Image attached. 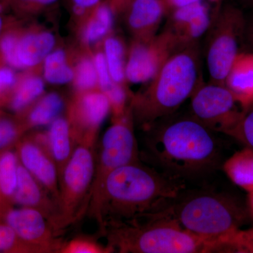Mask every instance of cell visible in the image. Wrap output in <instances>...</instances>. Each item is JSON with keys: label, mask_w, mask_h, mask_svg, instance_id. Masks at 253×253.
I'll list each match as a JSON object with an SVG mask.
<instances>
[{"label": "cell", "mask_w": 253, "mask_h": 253, "mask_svg": "<svg viewBox=\"0 0 253 253\" xmlns=\"http://www.w3.org/2000/svg\"><path fill=\"white\" fill-rule=\"evenodd\" d=\"M75 81L78 89L88 91L93 89L98 83L97 75L93 60H81L74 72Z\"/></svg>", "instance_id": "cell-33"}, {"label": "cell", "mask_w": 253, "mask_h": 253, "mask_svg": "<svg viewBox=\"0 0 253 253\" xmlns=\"http://www.w3.org/2000/svg\"><path fill=\"white\" fill-rule=\"evenodd\" d=\"M18 34V32L9 30L4 31L0 37V60L14 69H19L16 56Z\"/></svg>", "instance_id": "cell-31"}, {"label": "cell", "mask_w": 253, "mask_h": 253, "mask_svg": "<svg viewBox=\"0 0 253 253\" xmlns=\"http://www.w3.org/2000/svg\"><path fill=\"white\" fill-rule=\"evenodd\" d=\"M20 2L25 3V4H35V5H49L56 2L57 0H18Z\"/></svg>", "instance_id": "cell-38"}, {"label": "cell", "mask_w": 253, "mask_h": 253, "mask_svg": "<svg viewBox=\"0 0 253 253\" xmlns=\"http://www.w3.org/2000/svg\"><path fill=\"white\" fill-rule=\"evenodd\" d=\"M46 139L48 150L57 168L60 179L76 146L69 121L66 118H56L51 123Z\"/></svg>", "instance_id": "cell-15"}, {"label": "cell", "mask_w": 253, "mask_h": 253, "mask_svg": "<svg viewBox=\"0 0 253 253\" xmlns=\"http://www.w3.org/2000/svg\"><path fill=\"white\" fill-rule=\"evenodd\" d=\"M18 77L14 68L0 60V104H4L14 89Z\"/></svg>", "instance_id": "cell-34"}, {"label": "cell", "mask_w": 253, "mask_h": 253, "mask_svg": "<svg viewBox=\"0 0 253 253\" xmlns=\"http://www.w3.org/2000/svg\"><path fill=\"white\" fill-rule=\"evenodd\" d=\"M156 213L173 219L195 235L219 243L223 253L226 240L241 229L250 212L230 194L185 188Z\"/></svg>", "instance_id": "cell-3"}, {"label": "cell", "mask_w": 253, "mask_h": 253, "mask_svg": "<svg viewBox=\"0 0 253 253\" xmlns=\"http://www.w3.org/2000/svg\"></svg>", "instance_id": "cell-43"}, {"label": "cell", "mask_w": 253, "mask_h": 253, "mask_svg": "<svg viewBox=\"0 0 253 253\" xmlns=\"http://www.w3.org/2000/svg\"><path fill=\"white\" fill-rule=\"evenodd\" d=\"M239 102L243 104L229 88L208 85L195 94L191 109L195 119L212 131L227 134L244 112L237 111L236 105Z\"/></svg>", "instance_id": "cell-8"}, {"label": "cell", "mask_w": 253, "mask_h": 253, "mask_svg": "<svg viewBox=\"0 0 253 253\" xmlns=\"http://www.w3.org/2000/svg\"><path fill=\"white\" fill-rule=\"evenodd\" d=\"M75 11L78 14H83L86 9L96 6L100 0H72Z\"/></svg>", "instance_id": "cell-37"}, {"label": "cell", "mask_w": 253, "mask_h": 253, "mask_svg": "<svg viewBox=\"0 0 253 253\" xmlns=\"http://www.w3.org/2000/svg\"><path fill=\"white\" fill-rule=\"evenodd\" d=\"M162 13L159 0H134L129 14V25L136 30L149 28L158 22Z\"/></svg>", "instance_id": "cell-22"}, {"label": "cell", "mask_w": 253, "mask_h": 253, "mask_svg": "<svg viewBox=\"0 0 253 253\" xmlns=\"http://www.w3.org/2000/svg\"><path fill=\"white\" fill-rule=\"evenodd\" d=\"M100 231L113 253H221L219 243L195 235L157 213L134 220L109 223Z\"/></svg>", "instance_id": "cell-4"}, {"label": "cell", "mask_w": 253, "mask_h": 253, "mask_svg": "<svg viewBox=\"0 0 253 253\" xmlns=\"http://www.w3.org/2000/svg\"><path fill=\"white\" fill-rule=\"evenodd\" d=\"M19 159L13 148L0 151V196L4 204L14 206L13 198L17 184Z\"/></svg>", "instance_id": "cell-20"}, {"label": "cell", "mask_w": 253, "mask_h": 253, "mask_svg": "<svg viewBox=\"0 0 253 253\" xmlns=\"http://www.w3.org/2000/svg\"><path fill=\"white\" fill-rule=\"evenodd\" d=\"M0 253H42L25 242L8 224L0 220Z\"/></svg>", "instance_id": "cell-27"}, {"label": "cell", "mask_w": 253, "mask_h": 253, "mask_svg": "<svg viewBox=\"0 0 253 253\" xmlns=\"http://www.w3.org/2000/svg\"><path fill=\"white\" fill-rule=\"evenodd\" d=\"M94 154V146L78 144L63 169L54 222L59 235L87 212L96 166Z\"/></svg>", "instance_id": "cell-5"}, {"label": "cell", "mask_w": 253, "mask_h": 253, "mask_svg": "<svg viewBox=\"0 0 253 253\" xmlns=\"http://www.w3.org/2000/svg\"><path fill=\"white\" fill-rule=\"evenodd\" d=\"M113 21L111 8L106 4L98 6L84 28L83 34L84 41L88 44H93L102 39L112 27Z\"/></svg>", "instance_id": "cell-25"}, {"label": "cell", "mask_w": 253, "mask_h": 253, "mask_svg": "<svg viewBox=\"0 0 253 253\" xmlns=\"http://www.w3.org/2000/svg\"><path fill=\"white\" fill-rule=\"evenodd\" d=\"M44 61V78L51 84H66L74 78V71L68 66L63 50L51 51Z\"/></svg>", "instance_id": "cell-23"}, {"label": "cell", "mask_w": 253, "mask_h": 253, "mask_svg": "<svg viewBox=\"0 0 253 253\" xmlns=\"http://www.w3.org/2000/svg\"><path fill=\"white\" fill-rule=\"evenodd\" d=\"M104 54L111 79L115 83H121L126 76L124 48L122 43L116 38H108L104 42Z\"/></svg>", "instance_id": "cell-26"}, {"label": "cell", "mask_w": 253, "mask_h": 253, "mask_svg": "<svg viewBox=\"0 0 253 253\" xmlns=\"http://www.w3.org/2000/svg\"><path fill=\"white\" fill-rule=\"evenodd\" d=\"M104 93L107 96L111 106H113L116 113H121L126 98V93L123 88L113 83L112 85L104 91Z\"/></svg>", "instance_id": "cell-36"}, {"label": "cell", "mask_w": 253, "mask_h": 253, "mask_svg": "<svg viewBox=\"0 0 253 253\" xmlns=\"http://www.w3.org/2000/svg\"><path fill=\"white\" fill-rule=\"evenodd\" d=\"M113 253L109 246L99 244L95 239L86 236H78L63 243L59 253Z\"/></svg>", "instance_id": "cell-30"}, {"label": "cell", "mask_w": 253, "mask_h": 253, "mask_svg": "<svg viewBox=\"0 0 253 253\" xmlns=\"http://www.w3.org/2000/svg\"><path fill=\"white\" fill-rule=\"evenodd\" d=\"M10 206H8V205L4 204V201H2L1 196H0V215L2 214L3 212H4L6 208L10 207Z\"/></svg>", "instance_id": "cell-41"}, {"label": "cell", "mask_w": 253, "mask_h": 253, "mask_svg": "<svg viewBox=\"0 0 253 253\" xmlns=\"http://www.w3.org/2000/svg\"><path fill=\"white\" fill-rule=\"evenodd\" d=\"M223 253H253V227L239 229L228 238Z\"/></svg>", "instance_id": "cell-32"}, {"label": "cell", "mask_w": 253, "mask_h": 253, "mask_svg": "<svg viewBox=\"0 0 253 253\" xmlns=\"http://www.w3.org/2000/svg\"><path fill=\"white\" fill-rule=\"evenodd\" d=\"M139 149L130 122L120 119L104 133L96 157V166L87 212L94 218L103 186L108 176L118 168L140 161Z\"/></svg>", "instance_id": "cell-7"}, {"label": "cell", "mask_w": 253, "mask_h": 253, "mask_svg": "<svg viewBox=\"0 0 253 253\" xmlns=\"http://www.w3.org/2000/svg\"><path fill=\"white\" fill-rule=\"evenodd\" d=\"M248 193H249V197H248V209H249L250 214L253 217V189Z\"/></svg>", "instance_id": "cell-40"}, {"label": "cell", "mask_w": 253, "mask_h": 253, "mask_svg": "<svg viewBox=\"0 0 253 253\" xmlns=\"http://www.w3.org/2000/svg\"><path fill=\"white\" fill-rule=\"evenodd\" d=\"M4 21H3V18L1 17V14H0V37L1 36L2 33H4Z\"/></svg>", "instance_id": "cell-42"}, {"label": "cell", "mask_w": 253, "mask_h": 253, "mask_svg": "<svg viewBox=\"0 0 253 253\" xmlns=\"http://www.w3.org/2000/svg\"><path fill=\"white\" fill-rule=\"evenodd\" d=\"M158 68V58L154 51L147 46H136L126 63V76L131 83H145L154 77Z\"/></svg>", "instance_id": "cell-17"}, {"label": "cell", "mask_w": 253, "mask_h": 253, "mask_svg": "<svg viewBox=\"0 0 253 253\" xmlns=\"http://www.w3.org/2000/svg\"><path fill=\"white\" fill-rule=\"evenodd\" d=\"M63 106V100L59 94L49 93L18 117L27 129L33 126H46L58 118Z\"/></svg>", "instance_id": "cell-18"}, {"label": "cell", "mask_w": 253, "mask_h": 253, "mask_svg": "<svg viewBox=\"0 0 253 253\" xmlns=\"http://www.w3.org/2000/svg\"><path fill=\"white\" fill-rule=\"evenodd\" d=\"M19 162L41 183L57 204L59 177L57 168L49 154L46 134L21 138L15 145Z\"/></svg>", "instance_id": "cell-10"}, {"label": "cell", "mask_w": 253, "mask_h": 253, "mask_svg": "<svg viewBox=\"0 0 253 253\" xmlns=\"http://www.w3.org/2000/svg\"><path fill=\"white\" fill-rule=\"evenodd\" d=\"M197 79V68L189 55H176L164 65L158 81L141 105L146 123L175 111L191 94Z\"/></svg>", "instance_id": "cell-6"}, {"label": "cell", "mask_w": 253, "mask_h": 253, "mask_svg": "<svg viewBox=\"0 0 253 253\" xmlns=\"http://www.w3.org/2000/svg\"><path fill=\"white\" fill-rule=\"evenodd\" d=\"M240 23L239 16L233 14L225 31L213 42L208 51V71L215 81L227 79L237 60L239 44L235 30Z\"/></svg>", "instance_id": "cell-12"}, {"label": "cell", "mask_w": 253, "mask_h": 253, "mask_svg": "<svg viewBox=\"0 0 253 253\" xmlns=\"http://www.w3.org/2000/svg\"><path fill=\"white\" fill-rule=\"evenodd\" d=\"M146 146L147 157L158 170L184 182L206 177L222 166L220 142L212 129L195 118L161 126Z\"/></svg>", "instance_id": "cell-2"}, {"label": "cell", "mask_w": 253, "mask_h": 253, "mask_svg": "<svg viewBox=\"0 0 253 253\" xmlns=\"http://www.w3.org/2000/svg\"><path fill=\"white\" fill-rule=\"evenodd\" d=\"M247 107L227 134L253 151V102Z\"/></svg>", "instance_id": "cell-29"}, {"label": "cell", "mask_w": 253, "mask_h": 253, "mask_svg": "<svg viewBox=\"0 0 253 253\" xmlns=\"http://www.w3.org/2000/svg\"><path fill=\"white\" fill-rule=\"evenodd\" d=\"M44 89V82L38 76L27 75L18 78L16 85L4 104L20 116L42 94Z\"/></svg>", "instance_id": "cell-16"}, {"label": "cell", "mask_w": 253, "mask_h": 253, "mask_svg": "<svg viewBox=\"0 0 253 253\" xmlns=\"http://www.w3.org/2000/svg\"><path fill=\"white\" fill-rule=\"evenodd\" d=\"M0 220L42 253H59L64 243L45 216L34 208L10 206L1 214Z\"/></svg>", "instance_id": "cell-9"}, {"label": "cell", "mask_w": 253, "mask_h": 253, "mask_svg": "<svg viewBox=\"0 0 253 253\" xmlns=\"http://www.w3.org/2000/svg\"><path fill=\"white\" fill-rule=\"evenodd\" d=\"M93 61L97 75L98 83L104 92L112 85L114 82L111 79L107 63L103 53H97L95 55Z\"/></svg>", "instance_id": "cell-35"}, {"label": "cell", "mask_w": 253, "mask_h": 253, "mask_svg": "<svg viewBox=\"0 0 253 253\" xmlns=\"http://www.w3.org/2000/svg\"><path fill=\"white\" fill-rule=\"evenodd\" d=\"M184 183L140 161L125 165L106 178L94 219L101 230L109 223L158 212L185 189Z\"/></svg>", "instance_id": "cell-1"}, {"label": "cell", "mask_w": 253, "mask_h": 253, "mask_svg": "<svg viewBox=\"0 0 253 253\" xmlns=\"http://www.w3.org/2000/svg\"><path fill=\"white\" fill-rule=\"evenodd\" d=\"M13 204L38 210L45 216L54 227L56 202L41 183L21 163L18 166L17 184Z\"/></svg>", "instance_id": "cell-13"}, {"label": "cell", "mask_w": 253, "mask_h": 253, "mask_svg": "<svg viewBox=\"0 0 253 253\" xmlns=\"http://www.w3.org/2000/svg\"><path fill=\"white\" fill-rule=\"evenodd\" d=\"M223 169L236 185L249 192L253 189V151L246 147L223 163Z\"/></svg>", "instance_id": "cell-19"}, {"label": "cell", "mask_w": 253, "mask_h": 253, "mask_svg": "<svg viewBox=\"0 0 253 253\" xmlns=\"http://www.w3.org/2000/svg\"><path fill=\"white\" fill-rule=\"evenodd\" d=\"M229 89L234 91L244 106L253 102V59L236 60L228 77Z\"/></svg>", "instance_id": "cell-21"}, {"label": "cell", "mask_w": 253, "mask_h": 253, "mask_svg": "<svg viewBox=\"0 0 253 253\" xmlns=\"http://www.w3.org/2000/svg\"><path fill=\"white\" fill-rule=\"evenodd\" d=\"M55 38L48 32L18 34L16 56L19 69L34 67L52 51Z\"/></svg>", "instance_id": "cell-14"}, {"label": "cell", "mask_w": 253, "mask_h": 253, "mask_svg": "<svg viewBox=\"0 0 253 253\" xmlns=\"http://www.w3.org/2000/svg\"><path fill=\"white\" fill-rule=\"evenodd\" d=\"M27 130L21 120L0 115V151L15 147Z\"/></svg>", "instance_id": "cell-28"}, {"label": "cell", "mask_w": 253, "mask_h": 253, "mask_svg": "<svg viewBox=\"0 0 253 253\" xmlns=\"http://www.w3.org/2000/svg\"><path fill=\"white\" fill-rule=\"evenodd\" d=\"M170 1L172 4L176 7L181 8L195 4V3L200 2L201 0H170Z\"/></svg>", "instance_id": "cell-39"}, {"label": "cell", "mask_w": 253, "mask_h": 253, "mask_svg": "<svg viewBox=\"0 0 253 253\" xmlns=\"http://www.w3.org/2000/svg\"><path fill=\"white\" fill-rule=\"evenodd\" d=\"M175 19L189 25L190 35L193 38H199L208 29L210 23L207 9L200 2L178 8Z\"/></svg>", "instance_id": "cell-24"}, {"label": "cell", "mask_w": 253, "mask_h": 253, "mask_svg": "<svg viewBox=\"0 0 253 253\" xmlns=\"http://www.w3.org/2000/svg\"><path fill=\"white\" fill-rule=\"evenodd\" d=\"M110 108L109 100L103 91H89L80 98L71 113L72 121H69L76 146H95L98 129Z\"/></svg>", "instance_id": "cell-11"}]
</instances>
